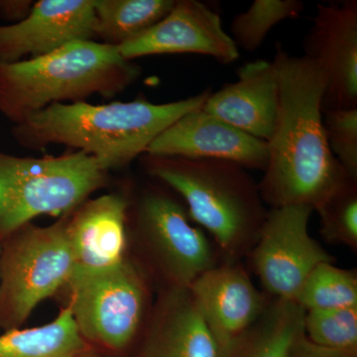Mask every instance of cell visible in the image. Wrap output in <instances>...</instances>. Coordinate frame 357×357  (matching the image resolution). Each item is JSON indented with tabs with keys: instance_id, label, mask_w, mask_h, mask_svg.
<instances>
[{
	"instance_id": "cell-1",
	"label": "cell",
	"mask_w": 357,
	"mask_h": 357,
	"mask_svg": "<svg viewBox=\"0 0 357 357\" xmlns=\"http://www.w3.org/2000/svg\"><path fill=\"white\" fill-rule=\"evenodd\" d=\"M278 103L268 161L258 182L263 202L271 208H318L351 178L333 156L323 121L326 79L305 56L278 49L273 59ZM356 181V180H354Z\"/></svg>"
},
{
	"instance_id": "cell-2",
	"label": "cell",
	"mask_w": 357,
	"mask_h": 357,
	"mask_svg": "<svg viewBox=\"0 0 357 357\" xmlns=\"http://www.w3.org/2000/svg\"><path fill=\"white\" fill-rule=\"evenodd\" d=\"M211 93L206 89L167 103L141 98L105 105L55 103L13 126L11 134L28 150L43 151L58 144L86 152L110 172L139 158L160 133L183 115L203 107Z\"/></svg>"
},
{
	"instance_id": "cell-3",
	"label": "cell",
	"mask_w": 357,
	"mask_h": 357,
	"mask_svg": "<svg viewBox=\"0 0 357 357\" xmlns=\"http://www.w3.org/2000/svg\"><path fill=\"white\" fill-rule=\"evenodd\" d=\"M148 177L175 192L192 222L208 232L227 261H241L255 245L268 213L248 169L217 160L143 154Z\"/></svg>"
},
{
	"instance_id": "cell-4",
	"label": "cell",
	"mask_w": 357,
	"mask_h": 357,
	"mask_svg": "<svg viewBox=\"0 0 357 357\" xmlns=\"http://www.w3.org/2000/svg\"><path fill=\"white\" fill-rule=\"evenodd\" d=\"M117 47L74 41L40 57L0 63V115L13 126L55 103L86 102L123 93L140 77Z\"/></svg>"
},
{
	"instance_id": "cell-5",
	"label": "cell",
	"mask_w": 357,
	"mask_h": 357,
	"mask_svg": "<svg viewBox=\"0 0 357 357\" xmlns=\"http://www.w3.org/2000/svg\"><path fill=\"white\" fill-rule=\"evenodd\" d=\"M126 229L128 255L157 292L190 288L223 260L206 232L192 225L182 199L158 182L130 189Z\"/></svg>"
},
{
	"instance_id": "cell-6",
	"label": "cell",
	"mask_w": 357,
	"mask_h": 357,
	"mask_svg": "<svg viewBox=\"0 0 357 357\" xmlns=\"http://www.w3.org/2000/svg\"><path fill=\"white\" fill-rule=\"evenodd\" d=\"M109 184L83 151L20 157L0 151V243L40 215L62 217Z\"/></svg>"
},
{
	"instance_id": "cell-7",
	"label": "cell",
	"mask_w": 357,
	"mask_h": 357,
	"mask_svg": "<svg viewBox=\"0 0 357 357\" xmlns=\"http://www.w3.org/2000/svg\"><path fill=\"white\" fill-rule=\"evenodd\" d=\"M154 290L128 255L107 271L72 277L60 292L67 293L66 306L89 347L121 354L142 335L153 307Z\"/></svg>"
},
{
	"instance_id": "cell-8",
	"label": "cell",
	"mask_w": 357,
	"mask_h": 357,
	"mask_svg": "<svg viewBox=\"0 0 357 357\" xmlns=\"http://www.w3.org/2000/svg\"><path fill=\"white\" fill-rule=\"evenodd\" d=\"M0 328H22L40 303L72 277L75 257L66 213L47 227L23 225L0 243Z\"/></svg>"
},
{
	"instance_id": "cell-9",
	"label": "cell",
	"mask_w": 357,
	"mask_h": 357,
	"mask_svg": "<svg viewBox=\"0 0 357 357\" xmlns=\"http://www.w3.org/2000/svg\"><path fill=\"white\" fill-rule=\"evenodd\" d=\"M311 206L271 208L255 245L246 256L262 291L276 300L295 301L312 270L335 258L311 236Z\"/></svg>"
},
{
	"instance_id": "cell-10",
	"label": "cell",
	"mask_w": 357,
	"mask_h": 357,
	"mask_svg": "<svg viewBox=\"0 0 357 357\" xmlns=\"http://www.w3.org/2000/svg\"><path fill=\"white\" fill-rule=\"evenodd\" d=\"M304 40L305 57L326 79L323 112L357 107V1L318 4Z\"/></svg>"
},
{
	"instance_id": "cell-11",
	"label": "cell",
	"mask_w": 357,
	"mask_h": 357,
	"mask_svg": "<svg viewBox=\"0 0 357 357\" xmlns=\"http://www.w3.org/2000/svg\"><path fill=\"white\" fill-rule=\"evenodd\" d=\"M128 61L154 55L198 54L231 64L239 49L223 29L222 18L198 0H176L170 11L146 32L117 47Z\"/></svg>"
},
{
	"instance_id": "cell-12",
	"label": "cell",
	"mask_w": 357,
	"mask_h": 357,
	"mask_svg": "<svg viewBox=\"0 0 357 357\" xmlns=\"http://www.w3.org/2000/svg\"><path fill=\"white\" fill-rule=\"evenodd\" d=\"M189 289L222 357L227 356L272 300L256 287L241 261L222 260L204 272Z\"/></svg>"
},
{
	"instance_id": "cell-13",
	"label": "cell",
	"mask_w": 357,
	"mask_h": 357,
	"mask_svg": "<svg viewBox=\"0 0 357 357\" xmlns=\"http://www.w3.org/2000/svg\"><path fill=\"white\" fill-rule=\"evenodd\" d=\"M144 154L231 162L262 172L268 161L265 141L243 132L202 107L183 115L160 133Z\"/></svg>"
},
{
	"instance_id": "cell-14",
	"label": "cell",
	"mask_w": 357,
	"mask_h": 357,
	"mask_svg": "<svg viewBox=\"0 0 357 357\" xmlns=\"http://www.w3.org/2000/svg\"><path fill=\"white\" fill-rule=\"evenodd\" d=\"M88 40L96 41L93 0H39L24 20L0 25V63L40 57Z\"/></svg>"
},
{
	"instance_id": "cell-15",
	"label": "cell",
	"mask_w": 357,
	"mask_h": 357,
	"mask_svg": "<svg viewBox=\"0 0 357 357\" xmlns=\"http://www.w3.org/2000/svg\"><path fill=\"white\" fill-rule=\"evenodd\" d=\"M129 197L130 189L109 192L66 213L75 257L72 277L107 271L128 257Z\"/></svg>"
},
{
	"instance_id": "cell-16",
	"label": "cell",
	"mask_w": 357,
	"mask_h": 357,
	"mask_svg": "<svg viewBox=\"0 0 357 357\" xmlns=\"http://www.w3.org/2000/svg\"><path fill=\"white\" fill-rule=\"evenodd\" d=\"M139 357H222L189 288L157 292Z\"/></svg>"
},
{
	"instance_id": "cell-17",
	"label": "cell",
	"mask_w": 357,
	"mask_h": 357,
	"mask_svg": "<svg viewBox=\"0 0 357 357\" xmlns=\"http://www.w3.org/2000/svg\"><path fill=\"white\" fill-rule=\"evenodd\" d=\"M236 82L206 98L202 109L243 132L266 142L273 130L278 103V79L273 61L243 66Z\"/></svg>"
},
{
	"instance_id": "cell-18",
	"label": "cell",
	"mask_w": 357,
	"mask_h": 357,
	"mask_svg": "<svg viewBox=\"0 0 357 357\" xmlns=\"http://www.w3.org/2000/svg\"><path fill=\"white\" fill-rule=\"evenodd\" d=\"M305 310L295 301L272 299L225 357H290L305 335Z\"/></svg>"
},
{
	"instance_id": "cell-19",
	"label": "cell",
	"mask_w": 357,
	"mask_h": 357,
	"mask_svg": "<svg viewBox=\"0 0 357 357\" xmlns=\"http://www.w3.org/2000/svg\"><path fill=\"white\" fill-rule=\"evenodd\" d=\"M89 351L68 306L46 325L0 335V357H77Z\"/></svg>"
},
{
	"instance_id": "cell-20",
	"label": "cell",
	"mask_w": 357,
	"mask_h": 357,
	"mask_svg": "<svg viewBox=\"0 0 357 357\" xmlns=\"http://www.w3.org/2000/svg\"><path fill=\"white\" fill-rule=\"evenodd\" d=\"M176 0H93L96 41L119 47L159 22Z\"/></svg>"
},
{
	"instance_id": "cell-21",
	"label": "cell",
	"mask_w": 357,
	"mask_h": 357,
	"mask_svg": "<svg viewBox=\"0 0 357 357\" xmlns=\"http://www.w3.org/2000/svg\"><path fill=\"white\" fill-rule=\"evenodd\" d=\"M295 302L305 311L357 307L356 269L321 263L309 275Z\"/></svg>"
},
{
	"instance_id": "cell-22",
	"label": "cell",
	"mask_w": 357,
	"mask_h": 357,
	"mask_svg": "<svg viewBox=\"0 0 357 357\" xmlns=\"http://www.w3.org/2000/svg\"><path fill=\"white\" fill-rule=\"evenodd\" d=\"M304 7L299 0H255L232 20L229 36L237 48L255 52L275 26L299 17Z\"/></svg>"
},
{
	"instance_id": "cell-23",
	"label": "cell",
	"mask_w": 357,
	"mask_h": 357,
	"mask_svg": "<svg viewBox=\"0 0 357 357\" xmlns=\"http://www.w3.org/2000/svg\"><path fill=\"white\" fill-rule=\"evenodd\" d=\"M321 234L326 243L357 251V181L349 178L318 208Z\"/></svg>"
},
{
	"instance_id": "cell-24",
	"label": "cell",
	"mask_w": 357,
	"mask_h": 357,
	"mask_svg": "<svg viewBox=\"0 0 357 357\" xmlns=\"http://www.w3.org/2000/svg\"><path fill=\"white\" fill-rule=\"evenodd\" d=\"M304 330L319 347L357 352V307L305 311Z\"/></svg>"
},
{
	"instance_id": "cell-25",
	"label": "cell",
	"mask_w": 357,
	"mask_h": 357,
	"mask_svg": "<svg viewBox=\"0 0 357 357\" xmlns=\"http://www.w3.org/2000/svg\"><path fill=\"white\" fill-rule=\"evenodd\" d=\"M328 147L345 173L357 181V107L323 112Z\"/></svg>"
},
{
	"instance_id": "cell-26",
	"label": "cell",
	"mask_w": 357,
	"mask_h": 357,
	"mask_svg": "<svg viewBox=\"0 0 357 357\" xmlns=\"http://www.w3.org/2000/svg\"><path fill=\"white\" fill-rule=\"evenodd\" d=\"M357 352H345L325 349L312 344L304 335L294 347L290 357H356Z\"/></svg>"
},
{
	"instance_id": "cell-27",
	"label": "cell",
	"mask_w": 357,
	"mask_h": 357,
	"mask_svg": "<svg viewBox=\"0 0 357 357\" xmlns=\"http://www.w3.org/2000/svg\"><path fill=\"white\" fill-rule=\"evenodd\" d=\"M33 4L34 1L28 0H0V17L13 23L20 22L29 14Z\"/></svg>"
},
{
	"instance_id": "cell-28",
	"label": "cell",
	"mask_w": 357,
	"mask_h": 357,
	"mask_svg": "<svg viewBox=\"0 0 357 357\" xmlns=\"http://www.w3.org/2000/svg\"><path fill=\"white\" fill-rule=\"evenodd\" d=\"M77 357H100V356H98V354H96V351H89L84 352V354H81V356H79Z\"/></svg>"
},
{
	"instance_id": "cell-29",
	"label": "cell",
	"mask_w": 357,
	"mask_h": 357,
	"mask_svg": "<svg viewBox=\"0 0 357 357\" xmlns=\"http://www.w3.org/2000/svg\"><path fill=\"white\" fill-rule=\"evenodd\" d=\"M0 251H1V245H0Z\"/></svg>"
}]
</instances>
